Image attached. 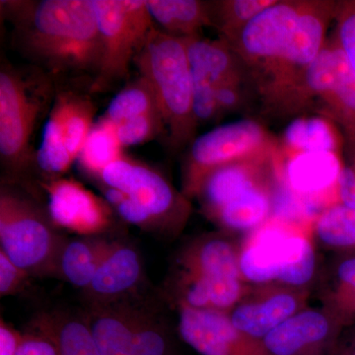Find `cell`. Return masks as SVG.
Returning a JSON list of instances; mask_svg holds the SVG:
<instances>
[{"mask_svg": "<svg viewBox=\"0 0 355 355\" xmlns=\"http://www.w3.org/2000/svg\"><path fill=\"white\" fill-rule=\"evenodd\" d=\"M23 340L22 331L7 323L3 318L0 321V355H17Z\"/></svg>", "mask_w": 355, "mask_h": 355, "instance_id": "cell-38", "label": "cell"}, {"mask_svg": "<svg viewBox=\"0 0 355 355\" xmlns=\"http://www.w3.org/2000/svg\"><path fill=\"white\" fill-rule=\"evenodd\" d=\"M279 187L259 188L223 205L207 218L229 235H246L273 216Z\"/></svg>", "mask_w": 355, "mask_h": 355, "instance_id": "cell-20", "label": "cell"}, {"mask_svg": "<svg viewBox=\"0 0 355 355\" xmlns=\"http://www.w3.org/2000/svg\"><path fill=\"white\" fill-rule=\"evenodd\" d=\"M174 336L162 315L149 307L128 355H176Z\"/></svg>", "mask_w": 355, "mask_h": 355, "instance_id": "cell-31", "label": "cell"}, {"mask_svg": "<svg viewBox=\"0 0 355 355\" xmlns=\"http://www.w3.org/2000/svg\"><path fill=\"white\" fill-rule=\"evenodd\" d=\"M1 11L13 25L16 48L33 67L55 83L87 76L93 83L103 48L92 0L1 1Z\"/></svg>", "mask_w": 355, "mask_h": 355, "instance_id": "cell-1", "label": "cell"}, {"mask_svg": "<svg viewBox=\"0 0 355 355\" xmlns=\"http://www.w3.org/2000/svg\"><path fill=\"white\" fill-rule=\"evenodd\" d=\"M135 65L153 89L167 130L168 146L174 151L191 146L198 125L184 39L154 27Z\"/></svg>", "mask_w": 355, "mask_h": 355, "instance_id": "cell-5", "label": "cell"}, {"mask_svg": "<svg viewBox=\"0 0 355 355\" xmlns=\"http://www.w3.org/2000/svg\"><path fill=\"white\" fill-rule=\"evenodd\" d=\"M193 90V114L198 125L216 121L214 91L219 84L248 78L247 70L232 46L221 38L184 39Z\"/></svg>", "mask_w": 355, "mask_h": 355, "instance_id": "cell-13", "label": "cell"}, {"mask_svg": "<svg viewBox=\"0 0 355 355\" xmlns=\"http://www.w3.org/2000/svg\"><path fill=\"white\" fill-rule=\"evenodd\" d=\"M320 300L340 326L355 321V256L336 263L320 286Z\"/></svg>", "mask_w": 355, "mask_h": 355, "instance_id": "cell-25", "label": "cell"}, {"mask_svg": "<svg viewBox=\"0 0 355 355\" xmlns=\"http://www.w3.org/2000/svg\"><path fill=\"white\" fill-rule=\"evenodd\" d=\"M154 22L162 31L178 38L200 36L205 27H212L211 1L200 0H146Z\"/></svg>", "mask_w": 355, "mask_h": 355, "instance_id": "cell-23", "label": "cell"}, {"mask_svg": "<svg viewBox=\"0 0 355 355\" xmlns=\"http://www.w3.org/2000/svg\"><path fill=\"white\" fill-rule=\"evenodd\" d=\"M114 127L123 148L146 144L162 133L167 137L164 120L159 111L135 116Z\"/></svg>", "mask_w": 355, "mask_h": 355, "instance_id": "cell-32", "label": "cell"}, {"mask_svg": "<svg viewBox=\"0 0 355 355\" xmlns=\"http://www.w3.org/2000/svg\"><path fill=\"white\" fill-rule=\"evenodd\" d=\"M342 328L321 306H308L261 342L270 355H327Z\"/></svg>", "mask_w": 355, "mask_h": 355, "instance_id": "cell-18", "label": "cell"}, {"mask_svg": "<svg viewBox=\"0 0 355 355\" xmlns=\"http://www.w3.org/2000/svg\"><path fill=\"white\" fill-rule=\"evenodd\" d=\"M313 221L272 216L239 242V266L247 284L312 288L318 275Z\"/></svg>", "mask_w": 355, "mask_h": 355, "instance_id": "cell-4", "label": "cell"}, {"mask_svg": "<svg viewBox=\"0 0 355 355\" xmlns=\"http://www.w3.org/2000/svg\"><path fill=\"white\" fill-rule=\"evenodd\" d=\"M39 321L53 338L58 355H100L91 335L85 313H44Z\"/></svg>", "mask_w": 355, "mask_h": 355, "instance_id": "cell-26", "label": "cell"}, {"mask_svg": "<svg viewBox=\"0 0 355 355\" xmlns=\"http://www.w3.org/2000/svg\"><path fill=\"white\" fill-rule=\"evenodd\" d=\"M123 156L116 127L101 116L93 125L76 162L84 174L99 182L104 170Z\"/></svg>", "mask_w": 355, "mask_h": 355, "instance_id": "cell-27", "label": "cell"}, {"mask_svg": "<svg viewBox=\"0 0 355 355\" xmlns=\"http://www.w3.org/2000/svg\"><path fill=\"white\" fill-rule=\"evenodd\" d=\"M314 105L343 132L347 146L355 147V72L334 35L306 73L302 113Z\"/></svg>", "mask_w": 355, "mask_h": 355, "instance_id": "cell-10", "label": "cell"}, {"mask_svg": "<svg viewBox=\"0 0 355 355\" xmlns=\"http://www.w3.org/2000/svg\"><path fill=\"white\" fill-rule=\"evenodd\" d=\"M151 305L140 297L88 306L91 335L100 355H128L144 315Z\"/></svg>", "mask_w": 355, "mask_h": 355, "instance_id": "cell-19", "label": "cell"}, {"mask_svg": "<svg viewBox=\"0 0 355 355\" xmlns=\"http://www.w3.org/2000/svg\"><path fill=\"white\" fill-rule=\"evenodd\" d=\"M144 282L139 250L123 240H110L92 282L83 292L88 306L140 297Z\"/></svg>", "mask_w": 355, "mask_h": 355, "instance_id": "cell-17", "label": "cell"}, {"mask_svg": "<svg viewBox=\"0 0 355 355\" xmlns=\"http://www.w3.org/2000/svg\"><path fill=\"white\" fill-rule=\"evenodd\" d=\"M247 87L252 89L248 78L234 79L217 86L214 91L216 121L220 120L225 114L241 108L246 100Z\"/></svg>", "mask_w": 355, "mask_h": 355, "instance_id": "cell-34", "label": "cell"}, {"mask_svg": "<svg viewBox=\"0 0 355 355\" xmlns=\"http://www.w3.org/2000/svg\"><path fill=\"white\" fill-rule=\"evenodd\" d=\"M95 111L89 96L58 89L50 116L57 123L60 137L76 162L94 125Z\"/></svg>", "mask_w": 355, "mask_h": 355, "instance_id": "cell-21", "label": "cell"}, {"mask_svg": "<svg viewBox=\"0 0 355 355\" xmlns=\"http://www.w3.org/2000/svg\"><path fill=\"white\" fill-rule=\"evenodd\" d=\"M98 184L127 193L150 219L154 234L164 238L179 236L193 212L190 198L160 170L127 155L108 166Z\"/></svg>", "mask_w": 355, "mask_h": 355, "instance_id": "cell-7", "label": "cell"}, {"mask_svg": "<svg viewBox=\"0 0 355 355\" xmlns=\"http://www.w3.org/2000/svg\"><path fill=\"white\" fill-rule=\"evenodd\" d=\"M306 0H277L243 30L232 44L249 81L277 64L293 46Z\"/></svg>", "mask_w": 355, "mask_h": 355, "instance_id": "cell-11", "label": "cell"}, {"mask_svg": "<svg viewBox=\"0 0 355 355\" xmlns=\"http://www.w3.org/2000/svg\"><path fill=\"white\" fill-rule=\"evenodd\" d=\"M17 355H58L53 338L37 318L28 331L23 333Z\"/></svg>", "mask_w": 355, "mask_h": 355, "instance_id": "cell-36", "label": "cell"}, {"mask_svg": "<svg viewBox=\"0 0 355 355\" xmlns=\"http://www.w3.org/2000/svg\"><path fill=\"white\" fill-rule=\"evenodd\" d=\"M279 148L231 164L210 173L203 180L196 198L205 216L259 188L279 186Z\"/></svg>", "mask_w": 355, "mask_h": 355, "instance_id": "cell-15", "label": "cell"}, {"mask_svg": "<svg viewBox=\"0 0 355 355\" xmlns=\"http://www.w3.org/2000/svg\"><path fill=\"white\" fill-rule=\"evenodd\" d=\"M154 111L160 112V110L153 89L144 77L139 76L128 83L114 96L102 118L118 125L135 116Z\"/></svg>", "mask_w": 355, "mask_h": 355, "instance_id": "cell-30", "label": "cell"}, {"mask_svg": "<svg viewBox=\"0 0 355 355\" xmlns=\"http://www.w3.org/2000/svg\"><path fill=\"white\" fill-rule=\"evenodd\" d=\"M282 146L286 157L302 153H335L343 146L340 132L333 121L322 116H298L291 121L284 135Z\"/></svg>", "mask_w": 355, "mask_h": 355, "instance_id": "cell-24", "label": "cell"}, {"mask_svg": "<svg viewBox=\"0 0 355 355\" xmlns=\"http://www.w3.org/2000/svg\"><path fill=\"white\" fill-rule=\"evenodd\" d=\"M279 148L277 139L253 119L219 125L191 142L182 168L181 191L193 200L203 180L214 170Z\"/></svg>", "mask_w": 355, "mask_h": 355, "instance_id": "cell-9", "label": "cell"}, {"mask_svg": "<svg viewBox=\"0 0 355 355\" xmlns=\"http://www.w3.org/2000/svg\"><path fill=\"white\" fill-rule=\"evenodd\" d=\"M178 334L200 355H270L260 340L233 326L227 314L178 306Z\"/></svg>", "mask_w": 355, "mask_h": 355, "instance_id": "cell-16", "label": "cell"}, {"mask_svg": "<svg viewBox=\"0 0 355 355\" xmlns=\"http://www.w3.org/2000/svg\"><path fill=\"white\" fill-rule=\"evenodd\" d=\"M333 35L355 72V0L338 1Z\"/></svg>", "mask_w": 355, "mask_h": 355, "instance_id": "cell-33", "label": "cell"}, {"mask_svg": "<svg viewBox=\"0 0 355 355\" xmlns=\"http://www.w3.org/2000/svg\"><path fill=\"white\" fill-rule=\"evenodd\" d=\"M102 41L99 71L89 90L101 93L128 79L154 21L141 0H92Z\"/></svg>", "mask_w": 355, "mask_h": 355, "instance_id": "cell-8", "label": "cell"}, {"mask_svg": "<svg viewBox=\"0 0 355 355\" xmlns=\"http://www.w3.org/2000/svg\"><path fill=\"white\" fill-rule=\"evenodd\" d=\"M109 241L105 237L65 238L53 277L85 291L97 272Z\"/></svg>", "mask_w": 355, "mask_h": 355, "instance_id": "cell-22", "label": "cell"}, {"mask_svg": "<svg viewBox=\"0 0 355 355\" xmlns=\"http://www.w3.org/2000/svg\"><path fill=\"white\" fill-rule=\"evenodd\" d=\"M65 236L28 190L17 184L0 188V250L32 277H53Z\"/></svg>", "mask_w": 355, "mask_h": 355, "instance_id": "cell-6", "label": "cell"}, {"mask_svg": "<svg viewBox=\"0 0 355 355\" xmlns=\"http://www.w3.org/2000/svg\"><path fill=\"white\" fill-rule=\"evenodd\" d=\"M320 246L331 251L355 252V209L336 203L320 212L313 221Z\"/></svg>", "mask_w": 355, "mask_h": 355, "instance_id": "cell-28", "label": "cell"}, {"mask_svg": "<svg viewBox=\"0 0 355 355\" xmlns=\"http://www.w3.org/2000/svg\"><path fill=\"white\" fill-rule=\"evenodd\" d=\"M168 284L189 307L228 314L249 286L240 270L239 243L222 231L193 238L178 252Z\"/></svg>", "mask_w": 355, "mask_h": 355, "instance_id": "cell-3", "label": "cell"}, {"mask_svg": "<svg viewBox=\"0 0 355 355\" xmlns=\"http://www.w3.org/2000/svg\"><path fill=\"white\" fill-rule=\"evenodd\" d=\"M311 289L279 284H249L228 313L233 326L263 340L289 318L309 306Z\"/></svg>", "mask_w": 355, "mask_h": 355, "instance_id": "cell-14", "label": "cell"}, {"mask_svg": "<svg viewBox=\"0 0 355 355\" xmlns=\"http://www.w3.org/2000/svg\"><path fill=\"white\" fill-rule=\"evenodd\" d=\"M338 198L343 205L355 209V147H349V161L338 180Z\"/></svg>", "mask_w": 355, "mask_h": 355, "instance_id": "cell-37", "label": "cell"}, {"mask_svg": "<svg viewBox=\"0 0 355 355\" xmlns=\"http://www.w3.org/2000/svg\"><path fill=\"white\" fill-rule=\"evenodd\" d=\"M277 0H220L211 1L212 27L230 46L243 30Z\"/></svg>", "mask_w": 355, "mask_h": 355, "instance_id": "cell-29", "label": "cell"}, {"mask_svg": "<svg viewBox=\"0 0 355 355\" xmlns=\"http://www.w3.org/2000/svg\"><path fill=\"white\" fill-rule=\"evenodd\" d=\"M49 216L58 230L79 237H103L114 225L116 212L101 196L71 177L40 180Z\"/></svg>", "mask_w": 355, "mask_h": 355, "instance_id": "cell-12", "label": "cell"}, {"mask_svg": "<svg viewBox=\"0 0 355 355\" xmlns=\"http://www.w3.org/2000/svg\"><path fill=\"white\" fill-rule=\"evenodd\" d=\"M349 355H355V343L354 345V347H352V354H350Z\"/></svg>", "mask_w": 355, "mask_h": 355, "instance_id": "cell-39", "label": "cell"}, {"mask_svg": "<svg viewBox=\"0 0 355 355\" xmlns=\"http://www.w3.org/2000/svg\"><path fill=\"white\" fill-rule=\"evenodd\" d=\"M31 277L0 250V297L15 296L24 291Z\"/></svg>", "mask_w": 355, "mask_h": 355, "instance_id": "cell-35", "label": "cell"}, {"mask_svg": "<svg viewBox=\"0 0 355 355\" xmlns=\"http://www.w3.org/2000/svg\"><path fill=\"white\" fill-rule=\"evenodd\" d=\"M57 83L37 67H20L3 62L0 70V159L8 179L22 184L36 169L34 137L50 114Z\"/></svg>", "mask_w": 355, "mask_h": 355, "instance_id": "cell-2", "label": "cell"}]
</instances>
